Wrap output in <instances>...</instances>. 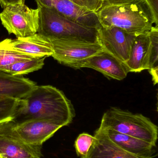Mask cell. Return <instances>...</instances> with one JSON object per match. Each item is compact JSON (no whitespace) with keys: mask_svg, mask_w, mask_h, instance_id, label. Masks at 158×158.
I'll return each mask as SVG.
<instances>
[{"mask_svg":"<svg viewBox=\"0 0 158 158\" xmlns=\"http://www.w3.org/2000/svg\"><path fill=\"white\" fill-rule=\"evenodd\" d=\"M24 3V0H0V4L2 8L7 6Z\"/></svg>","mask_w":158,"mask_h":158,"instance_id":"obj_25","label":"cell"},{"mask_svg":"<svg viewBox=\"0 0 158 158\" xmlns=\"http://www.w3.org/2000/svg\"><path fill=\"white\" fill-rule=\"evenodd\" d=\"M12 121L0 123V158H41L42 146L28 144L21 140Z\"/></svg>","mask_w":158,"mask_h":158,"instance_id":"obj_7","label":"cell"},{"mask_svg":"<svg viewBox=\"0 0 158 158\" xmlns=\"http://www.w3.org/2000/svg\"><path fill=\"white\" fill-rule=\"evenodd\" d=\"M152 14L155 26L158 27V0H145Z\"/></svg>","mask_w":158,"mask_h":158,"instance_id":"obj_23","label":"cell"},{"mask_svg":"<svg viewBox=\"0 0 158 158\" xmlns=\"http://www.w3.org/2000/svg\"><path fill=\"white\" fill-rule=\"evenodd\" d=\"M0 45L34 57H46L53 54L49 40L38 33L25 38L6 39L0 42Z\"/></svg>","mask_w":158,"mask_h":158,"instance_id":"obj_12","label":"cell"},{"mask_svg":"<svg viewBox=\"0 0 158 158\" xmlns=\"http://www.w3.org/2000/svg\"><path fill=\"white\" fill-rule=\"evenodd\" d=\"M103 6H105L118 5L130 2L134 0H102Z\"/></svg>","mask_w":158,"mask_h":158,"instance_id":"obj_24","label":"cell"},{"mask_svg":"<svg viewBox=\"0 0 158 158\" xmlns=\"http://www.w3.org/2000/svg\"><path fill=\"white\" fill-rule=\"evenodd\" d=\"M39 9L38 34L49 39L98 42L97 30L69 20L54 10L45 7Z\"/></svg>","mask_w":158,"mask_h":158,"instance_id":"obj_4","label":"cell"},{"mask_svg":"<svg viewBox=\"0 0 158 158\" xmlns=\"http://www.w3.org/2000/svg\"><path fill=\"white\" fill-rule=\"evenodd\" d=\"M100 127L144 140L156 147L158 127L142 114L112 107L104 113Z\"/></svg>","mask_w":158,"mask_h":158,"instance_id":"obj_3","label":"cell"},{"mask_svg":"<svg viewBox=\"0 0 158 158\" xmlns=\"http://www.w3.org/2000/svg\"><path fill=\"white\" fill-rule=\"evenodd\" d=\"M92 69L108 77L121 81L127 77L128 70L123 63L103 50L96 54L75 64V69Z\"/></svg>","mask_w":158,"mask_h":158,"instance_id":"obj_11","label":"cell"},{"mask_svg":"<svg viewBox=\"0 0 158 158\" xmlns=\"http://www.w3.org/2000/svg\"><path fill=\"white\" fill-rule=\"evenodd\" d=\"M62 127L60 124L51 121L36 119L19 124L15 123V130L19 137L27 143L42 146Z\"/></svg>","mask_w":158,"mask_h":158,"instance_id":"obj_10","label":"cell"},{"mask_svg":"<svg viewBox=\"0 0 158 158\" xmlns=\"http://www.w3.org/2000/svg\"><path fill=\"white\" fill-rule=\"evenodd\" d=\"M104 129L109 138L127 152L142 157H154L153 156L155 153L154 148L156 147L151 143L113 130Z\"/></svg>","mask_w":158,"mask_h":158,"instance_id":"obj_16","label":"cell"},{"mask_svg":"<svg viewBox=\"0 0 158 158\" xmlns=\"http://www.w3.org/2000/svg\"><path fill=\"white\" fill-rule=\"evenodd\" d=\"M97 15L101 27H117L135 36L148 31L155 24L145 0H134L123 4L105 6Z\"/></svg>","mask_w":158,"mask_h":158,"instance_id":"obj_2","label":"cell"},{"mask_svg":"<svg viewBox=\"0 0 158 158\" xmlns=\"http://www.w3.org/2000/svg\"><path fill=\"white\" fill-rule=\"evenodd\" d=\"M151 42L148 31L137 35L132 45L129 60L124 63L128 72L139 73L149 69Z\"/></svg>","mask_w":158,"mask_h":158,"instance_id":"obj_14","label":"cell"},{"mask_svg":"<svg viewBox=\"0 0 158 158\" xmlns=\"http://www.w3.org/2000/svg\"><path fill=\"white\" fill-rule=\"evenodd\" d=\"M94 136L87 158H152L138 156L125 151L113 142L101 127L96 130Z\"/></svg>","mask_w":158,"mask_h":158,"instance_id":"obj_13","label":"cell"},{"mask_svg":"<svg viewBox=\"0 0 158 158\" xmlns=\"http://www.w3.org/2000/svg\"><path fill=\"white\" fill-rule=\"evenodd\" d=\"M36 85L22 76H15L0 70V96L22 99Z\"/></svg>","mask_w":158,"mask_h":158,"instance_id":"obj_15","label":"cell"},{"mask_svg":"<svg viewBox=\"0 0 158 158\" xmlns=\"http://www.w3.org/2000/svg\"><path fill=\"white\" fill-rule=\"evenodd\" d=\"M47 39L53 50L51 56L60 64L72 68L75 64L103 51L98 42Z\"/></svg>","mask_w":158,"mask_h":158,"instance_id":"obj_6","label":"cell"},{"mask_svg":"<svg viewBox=\"0 0 158 158\" xmlns=\"http://www.w3.org/2000/svg\"><path fill=\"white\" fill-rule=\"evenodd\" d=\"M77 5L97 13L103 6L102 0H69Z\"/></svg>","mask_w":158,"mask_h":158,"instance_id":"obj_22","label":"cell"},{"mask_svg":"<svg viewBox=\"0 0 158 158\" xmlns=\"http://www.w3.org/2000/svg\"><path fill=\"white\" fill-rule=\"evenodd\" d=\"M94 140V136L86 133L80 134L75 142L76 153L80 158H87L88 152Z\"/></svg>","mask_w":158,"mask_h":158,"instance_id":"obj_21","label":"cell"},{"mask_svg":"<svg viewBox=\"0 0 158 158\" xmlns=\"http://www.w3.org/2000/svg\"><path fill=\"white\" fill-rule=\"evenodd\" d=\"M38 7L53 9L61 16L79 25L98 30L101 27L97 13L69 0H35Z\"/></svg>","mask_w":158,"mask_h":158,"instance_id":"obj_9","label":"cell"},{"mask_svg":"<svg viewBox=\"0 0 158 158\" xmlns=\"http://www.w3.org/2000/svg\"><path fill=\"white\" fill-rule=\"evenodd\" d=\"M75 116L72 103L62 91L52 85H36L19 100L11 121L18 124L32 120H47L64 127L70 124Z\"/></svg>","mask_w":158,"mask_h":158,"instance_id":"obj_1","label":"cell"},{"mask_svg":"<svg viewBox=\"0 0 158 158\" xmlns=\"http://www.w3.org/2000/svg\"><path fill=\"white\" fill-rule=\"evenodd\" d=\"M34 57L6 49L0 45V68Z\"/></svg>","mask_w":158,"mask_h":158,"instance_id":"obj_20","label":"cell"},{"mask_svg":"<svg viewBox=\"0 0 158 158\" xmlns=\"http://www.w3.org/2000/svg\"><path fill=\"white\" fill-rule=\"evenodd\" d=\"M151 42L149 70L154 84L158 82V27L153 26L148 31Z\"/></svg>","mask_w":158,"mask_h":158,"instance_id":"obj_18","label":"cell"},{"mask_svg":"<svg viewBox=\"0 0 158 158\" xmlns=\"http://www.w3.org/2000/svg\"><path fill=\"white\" fill-rule=\"evenodd\" d=\"M20 99L0 96V123L12 120Z\"/></svg>","mask_w":158,"mask_h":158,"instance_id":"obj_19","label":"cell"},{"mask_svg":"<svg viewBox=\"0 0 158 158\" xmlns=\"http://www.w3.org/2000/svg\"><path fill=\"white\" fill-rule=\"evenodd\" d=\"M136 36L117 27H101L97 30V40L103 50L123 64L130 58Z\"/></svg>","mask_w":158,"mask_h":158,"instance_id":"obj_8","label":"cell"},{"mask_svg":"<svg viewBox=\"0 0 158 158\" xmlns=\"http://www.w3.org/2000/svg\"><path fill=\"white\" fill-rule=\"evenodd\" d=\"M0 19L9 34L17 38L29 37L38 32L39 9L29 8L24 3L7 6L0 13Z\"/></svg>","mask_w":158,"mask_h":158,"instance_id":"obj_5","label":"cell"},{"mask_svg":"<svg viewBox=\"0 0 158 158\" xmlns=\"http://www.w3.org/2000/svg\"><path fill=\"white\" fill-rule=\"evenodd\" d=\"M45 57H33L0 68V70L15 76H22L41 69Z\"/></svg>","mask_w":158,"mask_h":158,"instance_id":"obj_17","label":"cell"}]
</instances>
